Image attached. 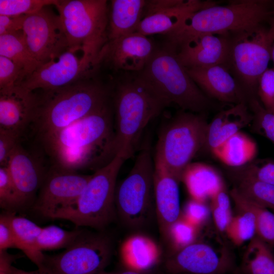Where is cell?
Masks as SVG:
<instances>
[{
    "mask_svg": "<svg viewBox=\"0 0 274 274\" xmlns=\"http://www.w3.org/2000/svg\"><path fill=\"white\" fill-rule=\"evenodd\" d=\"M113 118L109 103L60 130L41 136L54 166L76 172L107 156L114 157Z\"/></svg>",
    "mask_w": 274,
    "mask_h": 274,
    "instance_id": "cell-1",
    "label": "cell"
},
{
    "mask_svg": "<svg viewBox=\"0 0 274 274\" xmlns=\"http://www.w3.org/2000/svg\"><path fill=\"white\" fill-rule=\"evenodd\" d=\"M114 136L113 154L132 157L145 128L168 106L136 75L119 80L112 90Z\"/></svg>",
    "mask_w": 274,
    "mask_h": 274,
    "instance_id": "cell-2",
    "label": "cell"
},
{
    "mask_svg": "<svg viewBox=\"0 0 274 274\" xmlns=\"http://www.w3.org/2000/svg\"><path fill=\"white\" fill-rule=\"evenodd\" d=\"M111 92L92 75L43 92L33 125L40 136L60 130L110 103Z\"/></svg>",
    "mask_w": 274,
    "mask_h": 274,
    "instance_id": "cell-3",
    "label": "cell"
},
{
    "mask_svg": "<svg viewBox=\"0 0 274 274\" xmlns=\"http://www.w3.org/2000/svg\"><path fill=\"white\" fill-rule=\"evenodd\" d=\"M271 2L264 0L234 1L212 6L186 17L176 29L166 35V44L176 48L188 38L200 33L229 36L260 25L271 15Z\"/></svg>",
    "mask_w": 274,
    "mask_h": 274,
    "instance_id": "cell-4",
    "label": "cell"
},
{
    "mask_svg": "<svg viewBox=\"0 0 274 274\" xmlns=\"http://www.w3.org/2000/svg\"><path fill=\"white\" fill-rule=\"evenodd\" d=\"M136 75L168 106L174 104L183 110L201 113L211 104L180 61L176 50L167 45L156 48Z\"/></svg>",
    "mask_w": 274,
    "mask_h": 274,
    "instance_id": "cell-5",
    "label": "cell"
},
{
    "mask_svg": "<svg viewBox=\"0 0 274 274\" xmlns=\"http://www.w3.org/2000/svg\"><path fill=\"white\" fill-rule=\"evenodd\" d=\"M69 50L81 51L92 68L101 62L108 43L109 8L105 0H57L55 5Z\"/></svg>",
    "mask_w": 274,
    "mask_h": 274,
    "instance_id": "cell-6",
    "label": "cell"
},
{
    "mask_svg": "<svg viewBox=\"0 0 274 274\" xmlns=\"http://www.w3.org/2000/svg\"><path fill=\"white\" fill-rule=\"evenodd\" d=\"M208 123L201 115L183 110L160 129L154 164L181 181L184 171L205 145Z\"/></svg>",
    "mask_w": 274,
    "mask_h": 274,
    "instance_id": "cell-7",
    "label": "cell"
},
{
    "mask_svg": "<svg viewBox=\"0 0 274 274\" xmlns=\"http://www.w3.org/2000/svg\"><path fill=\"white\" fill-rule=\"evenodd\" d=\"M127 159L117 154L97 169L86 185L76 203L55 214L51 219L70 221L77 226L101 229L114 219L116 180Z\"/></svg>",
    "mask_w": 274,
    "mask_h": 274,
    "instance_id": "cell-8",
    "label": "cell"
},
{
    "mask_svg": "<svg viewBox=\"0 0 274 274\" xmlns=\"http://www.w3.org/2000/svg\"><path fill=\"white\" fill-rule=\"evenodd\" d=\"M154 161L149 147L138 154L132 167L116 189V212L128 227H138L147 220L154 193Z\"/></svg>",
    "mask_w": 274,
    "mask_h": 274,
    "instance_id": "cell-9",
    "label": "cell"
},
{
    "mask_svg": "<svg viewBox=\"0 0 274 274\" xmlns=\"http://www.w3.org/2000/svg\"><path fill=\"white\" fill-rule=\"evenodd\" d=\"M230 38L229 52L225 65L231 69L241 85L252 90L267 69L274 39V23L269 29L260 25L234 34Z\"/></svg>",
    "mask_w": 274,
    "mask_h": 274,
    "instance_id": "cell-10",
    "label": "cell"
},
{
    "mask_svg": "<svg viewBox=\"0 0 274 274\" xmlns=\"http://www.w3.org/2000/svg\"><path fill=\"white\" fill-rule=\"evenodd\" d=\"M112 254V243L107 236L83 232L63 252L45 255L38 271L40 274H100Z\"/></svg>",
    "mask_w": 274,
    "mask_h": 274,
    "instance_id": "cell-11",
    "label": "cell"
},
{
    "mask_svg": "<svg viewBox=\"0 0 274 274\" xmlns=\"http://www.w3.org/2000/svg\"><path fill=\"white\" fill-rule=\"evenodd\" d=\"M163 266L166 274L234 273L238 267L234 255L226 247L218 250L198 240L167 253Z\"/></svg>",
    "mask_w": 274,
    "mask_h": 274,
    "instance_id": "cell-12",
    "label": "cell"
},
{
    "mask_svg": "<svg viewBox=\"0 0 274 274\" xmlns=\"http://www.w3.org/2000/svg\"><path fill=\"white\" fill-rule=\"evenodd\" d=\"M48 7L26 15L22 29L27 48L41 64L69 50L60 17Z\"/></svg>",
    "mask_w": 274,
    "mask_h": 274,
    "instance_id": "cell-13",
    "label": "cell"
},
{
    "mask_svg": "<svg viewBox=\"0 0 274 274\" xmlns=\"http://www.w3.org/2000/svg\"><path fill=\"white\" fill-rule=\"evenodd\" d=\"M91 176L54 166L46 174L33 209L51 218L76 203Z\"/></svg>",
    "mask_w": 274,
    "mask_h": 274,
    "instance_id": "cell-14",
    "label": "cell"
},
{
    "mask_svg": "<svg viewBox=\"0 0 274 274\" xmlns=\"http://www.w3.org/2000/svg\"><path fill=\"white\" fill-rule=\"evenodd\" d=\"M77 52L70 50L53 60L40 65L20 85L32 91H54L92 75L89 66Z\"/></svg>",
    "mask_w": 274,
    "mask_h": 274,
    "instance_id": "cell-15",
    "label": "cell"
},
{
    "mask_svg": "<svg viewBox=\"0 0 274 274\" xmlns=\"http://www.w3.org/2000/svg\"><path fill=\"white\" fill-rule=\"evenodd\" d=\"M216 2L198 0L146 1L143 18L138 32L148 37L167 35L176 29L191 13Z\"/></svg>",
    "mask_w": 274,
    "mask_h": 274,
    "instance_id": "cell-16",
    "label": "cell"
},
{
    "mask_svg": "<svg viewBox=\"0 0 274 274\" xmlns=\"http://www.w3.org/2000/svg\"><path fill=\"white\" fill-rule=\"evenodd\" d=\"M230 44L229 36L203 33L192 36L175 49L186 68L225 65Z\"/></svg>",
    "mask_w": 274,
    "mask_h": 274,
    "instance_id": "cell-17",
    "label": "cell"
},
{
    "mask_svg": "<svg viewBox=\"0 0 274 274\" xmlns=\"http://www.w3.org/2000/svg\"><path fill=\"white\" fill-rule=\"evenodd\" d=\"M156 47L147 36L138 31L108 42L101 55L116 70L137 73L142 71Z\"/></svg>",
    "mask_w": 274,
    "mask_h": 274,
    "instance_id": "cell-18",
    "label": "cell"
},
{
    "mask_svg": "<svg viewBox=\"0 0 274 274\" xmlns=\"http://www.w3.org/2000/svg\"><path fill=\"white\" fill-rule=\"evenodd\" d=\"M40 96L21 86L0 91V129L20 137L33 124L40 104Z\"/></svg>",
    "mask_w": 274,
    "mask_h": 274,
    "instance_id": "cell-19",
    "label": "cell"
},
{
    "mask_svg": "<svg viewBox=\"0 0 274 274\" xmlns=\"http://www.w3.org/2000/svg\"><path fill=\"white\" fill-rule=\"evenodd\" d=\"M163 167L154 164V193L158 227L166 243L172 225L181 217L179 183Z\"/></svg>",
    "mask_w": 274,
    "mask_h": 274,
    "instance_id": "cell-20",
    "label": "cell"
},
{
    "mask_svg": "<svg viewBox=\"0 0 274 274\" xmlns=\"http://www.w3.org/2000/svg\"><path fill=\"white\" fill-rule=\"evenodd\" d=\"M186 70L196 85L209 96L235 105L245 102L243 87L231 75L225 65L193 67Z\"/></svg>",
    "mask_w": 274,
    "mask_h": 274,
    "instance_id": "cell-21",
    "label": "cell"
},
{
    "mask_svg": "<svg viewBox=\"0 0 274 274\" xmlns=\"http://www.w3.org/2000/svg\"><path fill=\"white\" fill-rule=\"evenodd\" d=\"M7 167L23 206L34 197L46 174L38 160L20 144L11 155Z\"/></svg>",
    "mask_w": 274,
    "mask_h": 274,
    "instance_id": "cell-22",
    "label": "cell"
},
{
    "mask_svg": "<svg viewBox=\"0 0 274 274\" xmlns=\"http://www.w3.org/2000/svg\"><path fill=\"white\" fill-rule=\"evenodd\" d=\"M253 120L245 102L220 112L208 124L204 146L211 152Z\"/></svg>",
    "mask_w": 274,
    "mask_h": 274,
    "instance_id": "cell-23",
    "label": "cell"
},
{
    "mask_svg": "<svg viewBox=\"0 0 274 274\" xmlns=\"http://www.w3.org/2000/svg\"><path fill=\"white\" fill-rule=\"evenodd\" d=\"M120 256L127 269L146 271L153 270L160 262L162 252L152 239L136 234L123 242Z\"/></svg>",
    "mask_w": 274,
    "mask_h": 274,
    "instance_id": "cell-24",
    "label": "cell"
},
{
    "mask_svg": "<svg viewBox=\"0 0 274 274\" xmlns=\"http://www.w3.org/2000/svg\"><path fill=\"white\" fill-rule=\"evenodd\" d=\"M146 1L113 0L109 9L108 42L135 32L143 18Z\"/></svg>",
    "mask_w": 274,
    "mask_h": 274,
    "instance_id": "cell-25",
    "label": "cell"
},
{
    "mask_svg": "<svg viewBox=\"0 0 274 274\" xmlns=\"http://www.w3.org/2000/svg\"><path fill=\"white\" fill-rule=\"evenodd\" d=\"M181 181L184 183L192 199L203 202L210 199L216 192L225 186L218 172L202 163H190L184 171Z\"/></svg>",
    "mask_w": 274,
    "mask_h": 274,
    "instance_id": "cell-26",
    "label": "cell"
},
{
    "mask_svg": "<svg viewBox=\"0 0 274 274\" xmlns=\"http://www.w3.org/2000/svg\"><path fill=\"white\" fill-rule=\"evenodd\" d=\"M257 152L256 143L240 131L229 138L212 152L224 164L236 168L251 162Z\"/></svg>",
    "mask_w": 274,
    "mask_h": 274,
    "instance_id": "cell-27",
    "label": "cell"
},
{
    "mask_svg": "<svg viewBox=\"0 0 274 274\" xmlns=\"http://www.w3.org/2000/svg\"><path fill=\"white\" fill-rule=\"evenodd\" d=\"M273 248L256 235L248 242L236 271L239 274H274Z\"/></svg>",
    "mask_w": 274,
    "mask_h": 274,
    "instance_id": "cell-28",
    "label": "cell"
},
{
    "mask_svg": "<svg viewBox=\"0 0 274 274\" xmlns=\"http://www.w3.org/2000/svg\"><path fill=\"white\" fill-rule=\"evenodd\" d=\"M11 223L15 236L16 248L21 250L38 268L45 255L37 246V240L42 227L23 217L11 212Z\"/></svg>",
    "mask_w": 274,
    "mask_h": 274,
    "instance_id": "cell-29",
    "label": "cell"
},
{
    "mask_svg": "<svg viewBox=\"0 0 274 274\" xmlns=\"http://www.w3.org/2000/svg\"><path fill=\"white\" fill-rule=\"evenodd\" d=\"M237 210L252 213L255 218L256 235L274 247V213L241 194L234 187L230 192Z\"/></svg>",
    "mask_w": 274,
    "mask_h": 274,
    "instance_id": "cell-30",
    "label": "cell"
},
{
    "mask_svg": "<svg viewBox=\"0 0 274 274\" xmlns=\"http://www.w3.org/2000/svg\"><path fill=\"white\" fill-rule=\"evenodd\" d=\"M0 55L10 59L17 64L24 71L26 77L41 65L27 48L22 30L0 36Z\"/></svg>",
    "mask_w": 274,
    "mask_h": 274,
    "instance_id": "cell-31",
    "label": "cell"
},
{
    "mask_svg": "<svg viewBox=\"0 0 274 274\" xmlns=\"http://www.w3.org/2000/svg\"><path fill=\"white\" fill-rule=\"evenodd\" d=\"M234 187L244 196L274 213V186L244 176H234Z\"/></svg>",
    "mask_w": 274,
    "mask_h": 274,
    "instance_id": "cell-32",
    "label": "cell"
},
{
    "mask_svg": "<svg viewBox=\"0 0 274 274\" xmlns=\"http://www.w3.org/2000/svg\"><path fill=\"white\" fill-rule=\"evenodd\" d=\"M81 230H67L51 225L42 227L37 240L38 249L52 250L66 248L82 233Z\"/></svg>",
    "mask_w": 274,
    "mask_h": 274,
    "instance_id": "cell-33",
    "label": "cell"
},
{
    "mask_svg": "<svg viewBox=\"0 0 274 274\" xmlns=\"http://www.w3.org/2000/svg\"><path fill=\"white\" fill-rule=\"evenodd\" d=\"M233 215L225 233L231 242L237 246L249 242L256 235L255 219L253 214L247 211L237 210Z\"/></svg>",
    "mask_w": 274,
    "mask_h": 274,
    "instance_id": "cell-34",
    "label": "cell"
},
{
    "mask_svg": "<svg viewBox=\"0 0 274 274\" xmlns=\"http://www.w3.org/2000/svg\"><path fill=\"white\" fill-rule=\"evenodd\" d=\"M200 230L181 216L170 229L166 243L170 249L167 253L180 250L196 242Z\"/></svg>",
    "mask_w": 274,
    "mask_h": 274,
    "instance_id": "cell-35",
    "label": "cell"
},
{
    "mask_svg": "<svg viewBox=\"0 0 274 274\" xmlns=\"http://www.w3.org/2000/svg\"><path fill=\"white\" fill-rule=\"evenodd\" d=\"M210 200V207L214 224L218 231L225 233L233 216L230 197L225 186L216 192Z\"/></svg>",
    "mask_w": 274,
    "mask_h": 274,
    "instance_id": "cell-36",
    "label": "cell"
},
{
    "mask_svg": "<svg viewBox=\"0 0 274 274\" xmlns=\"http://www.w3.org/2000/svg\"><path fill=\"white\" fill-rule=\"evenodd\" d=\"M57 0H1L0 15H27L55 5Z\"/></svg>",
    "mask_w": 274,
    "mask_h": 274,
    "instance_id": "cell-37",
    "label": "cell"
},
{
    "mask_svg": "<svg viewBox=\"0 0 274 274\" xmlns=\"http://www.w3.org/2000/svg\"><path fill=\"white\" fill-rule=\"evenodd\" d=\"M234 176L247 177L274 186V161L268 159L252 161L235 168Z\"/></svg>",
    "mask_w": 274,
    "mask_h": 274,
    "instance_id": "cell-38",
    "label": "cell"
},
{
    "mask_svg": "<svg viewBox=\"0 0 274 274\" xmlns=\"http://www.w3.org/2000/svg\"><path fill=\"white\" fill-rule=\"evenodd\" d=\"M0 206L8 212L22 206L7 166L0 167Z\"/></svg>",
    "mask_w": 274,
    "mask_h": 274,
    "instance_id": "cell-39",
    "label": "cell"
},
{
    "mask_svg": "<svg viewBox=\"0 0 274 274\" xmlns=\"http://www.w3.org/2000/svg\"><path fill=\"white\" fill-rule=\"evenodd\" d=\"M26 78L24 71L10 59L0 55V91L20 86Z\"/></svg>",
    "mask_w": 274,
    "mask_h": 274,
    "instance_id": "cell-40",
    "label": "cell"
},
{
    "mask_svg": "<svg viewBox=\"0 0 274 274\" xmlns=\"http://www.w3.org/2000/svg\"><path fill=\"white\" fill-rule=\"evenodd\" d=\"M181 216L200 229L208 223L211 216L210 207L206 202L191 199L185 204Z\"/></svg>",
    "mask_w": 274,
    "mask_h": 274,
    "instance_id": "cell-41",
    "label": "cell"
},
{
    "mask_svg": "<svg viewBox=\"0 0 274 274\" xmlns=\"http://www.w3.org/2000/svg\"><path fill=\"white\" fill-rule=\"evenodd\" d=\"M249 105L253 113L255 124L274 144V114L266 110L255 98H251Z\"/></svg>",
    "mask_w": 274,
    "mask_h": 274,
    "instance_id": "cell-42",
    "label": "cell"
},
{
    "mask_svg": "<svg viewBox=\"0 0 274 274\" xmlns=\"http://www.w3.org/2000/svg\"><path fill=\"white\" fill-rule=\"evenodd\" d=\"M258 93L264 107L274 114V68L267 69L258 81Z\"/></svg>",
    "mask_w": 274,
    "mask_h": 274,
    "instance_id": "cell-43",
    "label": "cell"
},
{
    "mask_svg": "<svg viewBox=\"0 0 274 274\" xmlns=\"http://www.w3.org/2000/svg\"><path fill=\"white\" fill-rule=\"evenodd\" d=\"M20 138L10 131L0 129L1 166H7L10 157L19 144Z\"/></svg>",
    "mask_w": 274,
    "mask_h": 274,
    "instance_id": "cell-44",
    "label": "cell"
},
{
    "mask_svg": "<svg viewBox=\"0 0 274 274\" xmlns=\"http://www.w3.org/2000/svg\"><path fill=\"white\" fill-rule=\"evenodd\" d=\"M11 212L3 213L0 216V251L16 248L15 236L11 223Z\"/></svg>",
    "mask_w": 274,
    "mask_h": 274,
    "instance_id": "cell-45",
    "label": "cell"
},
{
    "mask_svg": "<svg viewBox=\"0 0 274 274\" xmlns=\"http://www.w3.org/2000/svg\"><path fill=\"white\" fill-rule=\"evenodd\" d=\"M25 16L0 15V36L21 31Z\"/></svg>",
    "mask_w": 274,
    "mask_h": 274,
    "instance_id": "cell-46",
    "label": "cell"
},
{
    "mask_svg": "<svg viewBox=\"0 0 274 274\" xmlns=\"http://www.w3.org/2000/svg\"><path fill=\"white\" fill-rule=\"evenodd\" d=\"M14 260V256L7 250L0 251V274H10Z\"/></svg>",
    "mask_w": 274,
    "mask_h": 274,
    "instance_id": "cell-47",
    "label": "cell"
},
{
    "mask_svg": "<svg viewBox=\"0 0 274 274\" xmlns=\"http://www.w3.org/2000/svg\"><path fill=\"white\" fill-rule=\"evenodd\" d=\"M10 274H37L33 272L27 271L12 266Z\"/></svg>",
    "mask_w": 274,
    "mask_h": 274,
    "instance_id": "cell-48",
    "label": "cell"
},
{
    "mask_svg": "<svg viewBox=\"0 0 274 274\" xmlns=\"http://www.w3.org/2000/svg\"><path fill=\"white\" fill-rule=\"evenodd\" d=\"M153 269L146 271H139L130 269H127L120 274H154Z\"/></svg>",
    "mask_w": 274,
    "mask_h": 274,
    "instance_id": "cell-49",
    "label": "cell"
},
{
    "mask_svg": "<svg viewBox=\"0 0 274 274\" xmlns=\"http://www.w3.org/2000/svg\"><path fill=\"white\" fill-rule=\"evenodd\" d=\"M272 22L274 23V21H272ZM270 58L272 60L274 63V39L272 41L270 48Z\"/></svg>",
    "mask_w": 274,
    "mask_h": 274,
    "instance_id": "cell-50",
    "label": "cell"
},
{
    "mask_svg": "<svg viewBox=\"0 0 274 274\" xmlns=\"http://www.w3.org/2000/svg\"><path fill=\"white\" fill-rule=\"evenodd\" d=\"M271 16H272V21H274V4L272 6L271 15Z\"/></svg>",
    "mask_w": 274,
    "mask_h": 274,
    "instance_id": "cell-51",
    "label": "cell"
},
{
    "mask_svg": "<svg viewBox=\"0 0 274 274\" xmlns=\"http://www.w3.org/2000/svg\"><path fill=\"white\" fill-rule=\"evenodd\" d=\"M235 274H239V273L236 271L235 272Z\"/></svg>",
    "mask_w": 274,
    "mask_h": 274,
    "instance_id": "cell-52",
    "label": "cell"
},
{
    "mask_svg": "<svg viewBox=\"0 0 274 274\" xmlns=\"http://www.w3.org/2000/svg\"><path fill=\"white\" fill-rule=\"evenodd\" d=\"M224 274H235V273H224Z\"/></svg>",
    "mask_w": 274,
    "mask_h": 274,
    "instance_id": "cell-53",
    "label": "cell"
}]
</instances>
